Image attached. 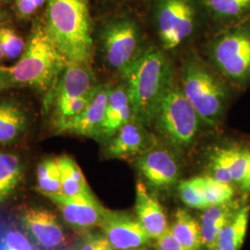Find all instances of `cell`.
I'll return each mask as SVG.
<instances>
[{
  "instance_id": "obj_27",
  "label": "cell",
  "mask_w": 250,
  "mask_h": 250,
  "mask_svg": "<svg viewBox=\"0 0 250 250\" xmlns=\"http://www.w3.org/2000/svg\"><path fill=\"white\" fill-rule=\"evenodd\" d=\"M178 192L183 202L190 208L206 209L209 207L202 191L200 177L180 181Z\"/></svg>"
},
{
  "instance_id": "obj_20",
  "label": "cell",
  "mask_w": 250,
  "mask_h": 250,
  "mask_svg": "<svg viewBox=\"0 0 250 250\" xmlns=\"http://www.w3.org/2000/svg\"><path fill=\"white\" fill-rule=\"evenodd\" d=\"M237 210V204L231 201L206 208L201 217L200 228L203 246L208 250H215L220 232Z\"/></svg>"
},
{
  "instance_id": "obj_5",
  "label": "cell",
  "mask_w": 250,
  "mask_h": 250,
  "mask_svg": "<svg viewBox=\"0 0 250 250\" xmlns=\"http://www.w3.org/2000/svg\"><path fill=\"white\" fill-rule=\"evenodd\" d=\"M47 34L70 63L92 65L95 57L94 21L90 0H46Z\"/></svg>"
},
{
  "instance_id": "obj_38",
  "label": "cell",
  "mask_w": 250,
  "mask_h": 250,
  "mask_svg": "<svg viewBox=\"0 0 250 250\" xmlns=\"http://www.w3.org/2000/svg\"><path fill=\"white\" fill-rule=\"evenodd\" d=\"M4 58H5V55H4L2 49H1V47H0V61H2Z\"/></svg>"
},
{
  "instance_id": "obj_1",
  "label": "cell",
  "mask_w": 250,
  "mask_h": 250,
  "mask_svg": "<svg viewBox=\"0 0 250 250\" xmlns=\"http://www.w3.org/2000/svg\"><path fill=\"white\" fill-rule=\"evenodd\" d=\"M139 9L152 42L176 62L209 34L200 0H143Z\"/></svg>"
},
{
  "instance_id": "obj_21",
  "label": "cell",
  "mask_w": 250,
  "mask_h": 250,
  "mask_svg": "<svg viewBox=\"0 0 250 250\" xmlns=\"http://www.w3.org/2000/svg\"><path fill=\"white\" fill-rule=\"evenodd\" d=\"M27 126L28 115L19 103L9 100L0 102V146L17 141Z\"/></svg>"
},
{
  "instance_id": "obj_10",
  "label": "cell",
  "mask_w": 250,
  "mask_h": 250,
  "mask_svg": "<svg viewBox=\"0 0 250 250\" xmlns=\"http://www.w3.org/2000/svg\"><path fill=\"white\" fill-rule=\"evenodd\" d=\"M181 154L160 138L135 158L134 167L149 187L167 190L178 184L182 172Z\"/></svg>"
},
{
  "instance_id": "obj_2",
  "label": "cell",
  "mask_w": 250,
  "mask_h": 250,
  "mask_svg": "<svg viewBox=\"0 0 250 250\" xmlns=\"http://www.w3.org/2000/svg\"><path fill=\"white\" fill-rule=\"evenodd\" d=\"M179 85L209 130L224 125L232 102L242 93L216 72L197 48L184 54L177 62Z\"/></svg>"
},
{
  "instance_id": "obj_28",
  "label": "cell",
  "mask_w": 250,
  "mask_h": 250,
  "mask_svg": "<svg viewBox=\"0 0 250 250\" xmlns=\"http://www.w3.org/2000/svg\"><path fill=\"white\" fill-rule=\"evenodd\" d=\"M24 40L12 29L7 26H0V47L9 60L19 59L25 49Z\"/></svg>"
},
{
  "instance_id": "obj_33",
  "label": "cell",
  "mask_w": 250,
  "mask_h": 250,
  "mask_svg": "<svg viewBox=\"0 0 250 250\" xmlns=\"http://www.w3.org/2000/svg\"><path fill=\"white\" fill-rule=\"evenodd\" d=\"M15 9L20 18L28 19L39 9L34 0H15Z\"/></svg>"
},
{
  "instance_id": "obj_39",
  "label": "cell",
  "mask_w": 250,
  "mask_h": 250,
  "mask_svg": "<svg viewBox=\"0 0 250 250\" xmlns=\"http://www.w3.org/2000/svg\"><path fill=\"white\" fill-rule=\"evenodd\" d=\"M9 0H0V4L1 3H6V2H9Z\"/></svg>"
},
{
  "instance_id": "obj_24",
  "label": "cell",
  "mask_w": 250,
  "mask_h": 250,
  "mask_svg": "<svg viewBox=\"0 0 250 250\" xmlns=\"http://www.w3.org/2000/svg\"><path fill=\"white\" fill-rule=\"evenodd\" d=\"M170 229L180 243L188 250H201L203 246L201 228L186 209L178 208L176 210L173 224Z\"/></svg>"
},
{
  "instance_id": "obj_8",
  "label": "cell",
  "mask_w": 250,
  "mask_h": 250,
  "mask_svg": "<svg viewBox=\"0 0 250 250\" xmlns=\"http://www.w3.org/2000/svg\"><path fill=\"white\" fill-rule=\"evenodd\" d=\"M150 129L161 141L180 154L194 146L203 130L208 129L183 94L178 78L156 111Z\"/></svg>"
},
{
  "instance_id": "obj_30",
  "label": "cell",
  "mask_w": 250,
  "mask_h": 250,
  "mask_svg": "<svg viewBox=\"0 0 250 250\" xmlns=\"http://www.w3.org/2000/svg\"><path fill=\"white\" fill-rule=\"evenodd\" d=\"M6 250H33L30 242L21 232H9L5 239Z\"/></svg>"
},
{
  "instance_id": "obj_11",
  "label": "cell",
  "mask_w": 250,
  "mask_h": 250,
  "mask_svg": "<svg viewBox=\"0 0 250 250\" xmlns=\"http://www.w3.org/2000/svg\"><path fill=\"white\" fill-rule=\"evenodd\" d=\"M99 227L116 250H144L152 240L137 218L125 211L107 209Z\"/></svg>"
},
{
  "instance_id": "obj_19",
  "label": "cell",
  "mask_w": 250,
  "mask_h": 250,
  "mask_svg": "<svg viewBox=\"0 0 250 250\" xmlns=\"http://www.w3.org/2000/svg\"><path fill=\"white\" fill-rule=\"evenodd\" d=\"M250 149L236 144L216 146L209 153L208 170H224L232 175V183L239 185L249 168Z\"/></svg>"
},
{
  "instance_id": "obj_25",
  "label": "cell",
  "mask_w": 250,
  "mask_h": 250,
  "mask_svg": "<svg viewBox=\"0 0 250 250\" xmlns=\"http://www.w3.org/2000/svg\"><path fill=\"white\" fill-rule=\"evenodd\" d=\"M37 191L45 195L60 194L62 191V171L58 158L45 159L38 164L36 171Z\"/></svg>"
},
{
  "instance_id": "obj_6",
  "label": "cell",
  "mask_w": 250,
  "mask_h": 250,
  "mask_svg": "<svg viewBox=\"0 0 250 250\" xmlns=\"http://www.w3.org/2000/svg\"><path fill=\"white\" fill-rule=\"evenodd\" d=\"M68 63L47 34L45 23L36 22L16 64L0 67V80L4 85L26 86L42 93L53 92Z\"/></svg>"
},
{
  "instance_id": "obj_36",
  "label": "cell",
  "mask_w": 250,
  "mask_h": 250,
  "mask_svg": "<svg viewBox=\"0 0 250 250\" xmlns=\"http://www.w3.org/2000/svg\"><path fill=\"white\" fill-rule=\"evenodd\" d=\"M5 20H6V13L2 9H0V23H2Z\"/></svg>"
},
{
  "instance_id": "obj_26",
  "label": "cell",
  "mask_w": 250,
  "mask_h": 250,
  "mask_svg": "<svg viewBox=\"0 0 250 250\" xmlns=\"http://www.w3.org/2000/svg\"><path fill=\"white\" fill-rule=\"evenodd\" d=\"M200 179L202 191L209 207L221 205L232 200L234 196V189L232 185L219 182L209 175L200 176Z\"/></svg>"
},
{
  "instance_id": "obj_12",
  "label": "cell",
  "mask_w": 250,
  "mask_h": 250,
  "mask_svg": "<svg viewBox=\"0 0 250 250\" xmlns=\"http://www.w3.org/2000/svg\"><path fill=\"white\" fill-rule=\"evenodd\" d=\"M45 197L58 207L64 222L78 232H88L99 227L107 210L92 192L78 197H67L61 193Z\"/></svg>"
},
{
  "instance_id": "obj_15",
  "label": "cell",
  "mask_w": 250,
  "mask_h": 250,
  "mask_svg": "<svg viewBox=\"0 0 250 250\" xmlns=\"http://www.w3.org/2000/svg\"><path fill=\"white\" fill-rule=\"evenodd\" d=\"M110 85L111 83H99L97 93L89 104L81 113L64 125L59 132L99 138L105 118Z\"/></svg>"
},
{
  "instance_id": "obj_17",
  "label": "cell",
  "mask_w": 250,
  "mask_h": 250,
  "mask_svg": "<svg viewBox=\"0 0 250 250\" xmlns=\"http://www.w3.org/2000/svg\"><path fill=\"white\" fill-rule=\"evenodd\" d=\"M200 3L209 34L250 20V0H200Z\"/></svg>"
},
{
  "instance_id": "obj_35",
  "label": "cell",
  "mask_w": 250,
  "mask_h": 250,
  "mask_svg": "<svg viewBox=\"0 0 250 250\" xmlns=\"http://www.w3.org/2000/svg\"><path fill=\"white\" fill-rule=\"evenodd\" d=\"M36 2V6L38 7V9L42 8L44 6V4L46 3V0H34Z\"/></svg>"
},
{
  "instance_id": "obj_31",
  "label": "cell",
  "mask_w": 250,
  "mask_h": 250,
  "mask_svg": "<svg viewBox=\"0 0 250 250\" xmlns=\"http://www.w3.org/2000/svg\"><path fill=\"white\" fill-rule=\"evenodd\" d=\"M108 241L103 234L88 233L81 241L80 250H101Z\"/></svg>"
},
{
  "instance_id": "obj_7",
  "label": "cell",
  "mask_w": 250,
  "mask_h": 250,
  "mask_svg": "<svg viewBox=\"0 0 250 250\" xmlns=\"http://www.w3.org/2000/svg\"><path fill=\"white\" fill-rule=\"evenodd\" d=\"M197 50L235 88H250V20L209 34Z\"/></svg>"
},
{
  "instance_id": "obj_18",
  "label": "cell",
  "mask_w": 250,
  "mask_h": 250,
  "mask_svg": "<svg viewBox=\"0 0 250 250\" xmlns=\"http://www.w3.org/2000/svg\"><path fill=\"white\" fill-rule=\"evenodd\" d=\"M136 218L151 239L157 240L168 229V221L158 198L150 193L143 181L136 184Z\"/></svg>"
},
{
  "instance_id": "obj_9",
  "label": "cell",
  "mask_w": 250,
  "mask_h": 250,
  "mask_svg": "<svg viewBox=\"0 0 250 250\" xmlns=\"http://www.w3.org/2000/svg\"><path fill=\"white\" fill-rule=\"evenodd\" d=\"M99 83L92 65L67 64L52 95L54 125L58 131L86 107Z\"/></svg>"
},
{
  "instance_id": "obj_41",
  "label": "cell",
  "mask_w": 250,
  "mask_h": 250,
  "mask_svg": "<svg viewBox=\"0 0 250 250\" xmlns=\"http://www.w3.org/2000/svg\"><path fill=\"white\" fill-rule=\"evenodd\" d=\"M80 250L79 249H72V250Z\"/></svg>"
},
{
  "instance_id": "obj_32",
  "label": "cell",
  "mask_w": 250,
  "mask_h": 250,
  "mask_svg": "<svg viewBox=\"0 0 250 250\" xmlns=\"http://www.w3.org/2000/svg\"><path fill=\"white\" fill-rule=\"evenodd\" d=\"M100 8L104 9L103 13L125 7L139 8L143 0H97Z\"/></svg>"
},
{
  "instance_id": "obj_22",
  "label": "cell",
  "mask_w": 250,
  "mask_h": 250,
  "mask_svg": "<svg viewBox=\"0 0 250 250\" xmlns=\"http://www.w3.org/2000/svg\"><path fill=\"white\" fill-rule=\"evenodd\" d=\"M24 175V164L18 154L0 151V203L16 192Z\"/></svg>"
},
{
  "instance_id": "obj_3",
  "label": "cell",
  "mask_w": 250,
  "mask_h": 250,
  "mask_svg": "<svg viewBox=\"0 0 250 250\" xmlns=\"http://www.w3.org/2000/svg\"><path fill=\"white\" fill-rule=\"evenodd\" d=\"M94 41L103 64L118 80L153 43L141 10L134 7L102 13L94 26Z\"/></svg>"
},
{
  "instance_id": "obj_29",
  "label": "cell",
  "mask_w": 250,
  "mask_h": 250,
  "mask_svg": "<svg viewBox=\"0 0 250 250\" xmlns=\"http://www.w3.org/2000/svg\"><path fill=\"white\" fill-rule=\"evenodd\" d=\"M156 250H189L185 248L174 234L170 231V228L157 239Z\"/></svg>"
},
{
  "instance_id": "obj_37",
  "label": "cell",
  "mask_w": 250,
  "mask_h": 250,
  "mask_svg": "<svg viewBox=\"0 0 250 250\" xmlns=\"http://www.w3.org/2000/svg\"><path fill=\"white\" fill-rule=\"evenodd\" d=\"M101 250H116L109 243H107V245L102 249Z\"/></svg>"
},
{
  "instance_id": "obj_23",
  "label": "cell",
  "mask_w": 250,
  "mask_h": 250,
  "mask_svg": "<svg viewBox=\"0 0 250 250\" xmlns=\"http://www.w3.org/2000/svg\"><path fill=\"white\" fill-rule=\"evenodd\" d=\"M250 214V206L238 208L220 232L215 250H240L248 231Z\"/></svg>"
},
{
  "instance_id": "obj_34",
  "label": "cell",
  "mask_w": 250,
  "mask_h": 250,
  "mask_svg": "<svg viewBox=\"0 0 250 250\" xmlns=\"http://www.w3.org/2000/svg\"><path fill=\"white\" fill-rule=\"evenodd\" d=\"M240 188H241L243 192H249V191H250V160L249 168H248L247 173H246V176H245V178H244V180L242 181L241 184H240Z\"/></svg>"
},
{
  "instance_id": "obj_14",
  "label": "cell",
  "mask_w": 250,
  "mask_h": 250,
  "mask_svg": "<svg viewBox=\"0 0 250 250\" xmlns=\"http://www.w3.org/2000/svg\"><path fill=\"white\" fill-rule=\"evenodd\" d=\"M21 224L31 239L45 250L62 248L66 234L57 216L42 208H29L21 215Z\"/></svg>"
},
{
  "instance_id": "obj_4",
  "label": "cell",
  "mask_w": 250,
  "mask_h": 250,
  "mask_svg": "<svg viewBox=\"0 0 250 250\" xmlns=\"http://www.w3.org/2000/svg\"><path fill=\"white\" fill-rule=\"evenodd\" d=\"M120 80L128 91L134 118L150 128L156 111L177 80V62L152 43Z\"/></svg>"
},
{
  "instance_id": "obj_40",
  "label": "cell",
  "mask_w": 250,
  "mask_h": 250,
  "mask_svg": "<svg viewBox=\"0 0 250 250\" xmlns=\"http://www.w3.org/2000/svg\"><path fill=\"white\" fill-rule=\"evenodd\" d=\"M4 86V84H3V83H2V81L0 80V89L2 88Z\"/></svg>"
},
{
  "instance_id": "obj_16",
  "label": "cell",
  "mask_w": 250,
  "mask_h": 250,
  "mask_svg": "<svg viewBox=\"0 0 250 250\" xmlns=\"http://www.w3.org/2000/svg\"><path fill=\"white\" fill-rule=\"evenodd\" d=\"M134 118V109L125 83L119 80L116 83H111L105 118L98 139L107 142L121 127Z\"/></svg>"
},
{
  "instance_id": "obj_13",
  "label": "cell",
  "mask_w": 250,
  "mask_h": 250,
  "mask_svg": "<svg viewBox=\"0 0 250 250\" xmlns=\"http://www.w3.org/2000/svg\"><path fill=\"white\" fill-rule=\"evenodd\" d=\"M157 140L149 127L134 118L107 141L105 154L108 159L134 161Z\"/></svg>"
}]
</instances>
